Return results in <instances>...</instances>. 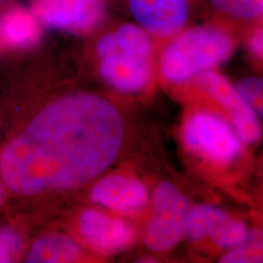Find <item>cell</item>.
Returning a JSON list of instances; mask_svg holds the SVG:
<instances>
[{"instance_id":"277c9868","label":"cell","mask_w":263,"mask_h":263,"mask_svg":"<svg viewBox=\"0 0 263 263\" xmlns=\"http://www.w3.org/2000/svg\"><path fill=\"white\" fill-rule=\"evenodd\" d=\"M43 28L74 35H91L107 17L108 0H28Z\"/></svg>"},{"instance_id":"5b68a950","label":"cell","mask_w":263,"mask_h":263,"mask_svg":"<svg viewBox=\"0 0 263 263\" xmlns=\"http://www.w3.org/2000/svg\"><path fill=\"white\" fill-rule=\"evenodd\" d=\"M207 0H125L133 22L156 39L167 40L193 24Z\"/></svg>"},{"instance_id":"ba28073f","label":"cell","mask_w":263,"mask_h":263,"mask_svg":"<svg viewBox=\"0 0 263 263\" xmlns=\"http://www.w3.org/2000/svg\"><path fill=\"white\" fill-rule=\"evenodd\" d=\"M196 78L199 84L226 107L242 141L251 143L260 138L261 129L256 114L226 77L209 70Z\"/></svg>"},{"instance_id":"7c38bea8","label":"cell","mask_w":263,"mask_h":263,"mask_svg":"<svg viewBox=\"0 0 263 263\" xmlns=\"http://www.w3.org/2000/svg\"><path fill=\"white\" fill-rule=\"evenodd\" d=\"M79 254L80 248L71 239L64 236H45L31 247L26 262H71Z\"/></svg>"},{"instance_id":"8fae6325","label":"cell","mask_w":263,"mask_h":263,"mask_svg":"<svg viewBox=\"0 0 263 263\" xmlns=\"http://www.w3.org/2000/svg\"><path fill=\"white\" fill-rule=\"evenodd\" d=\"M92 201L113 211L136 212L148 201V191L140 180L109 176L101 179L91 192Z\"/></svg>"},{"instance_id":"9c48e42d","label":"cell","mask_w":263,"mask_h":263,"mask_svg":"<svg viewBox=\"0 0 263 263\" xmlns=\"http://www.w3.org/2000/svg\"><path fill=\"white\" fill-rule=\"evenodd\" d=\"M79 232L95 251L102 254L122 252L135 242L134 229L122 220L87 210L80 216Z\"/></svg>"},{"instance_id":"d6986e66","label":"cell","mask_w":263,"mask_h":263,"mask_svg":"<svg viewBox=\"0 0 263 263\" xmlns=\"http://www.w3.org/2000/svg\"><path fill=\"white\" fill-rule=\"evenodd\" d=\"M253 28L248 37V45L251 52L257 58H261L263 53V32L262 28L259 25Z\"/></svg>"},{"instance_id":"30bf717a","label":"cell","mask_w":263,"mask_h":263,"mask_svg":"<svg viewBox=\"0 0 263 263\" xmlns=\"http://www.w3.org/2000/svg\"><path fill=\"white\" fill-rule=\"evenodd\" d=\"M44 28L28 5L15 1L0 11V49L22 51L35 47Z\"/></svg>"},{"instance_id":"52a82bcc","label":"cell","mask_w":263,"mask_h":263,"mask_svg":"<svg viewBox=\"0 0 263 263\" xmlns=\"http://www.w3.org/2000/svg\"><path fill=\"white\" fill-rule=\"evenodd\" d=\"M188 148L199 156L219 164L235 159L241 151V139L234 129L214 113L199 112L183 128Z\"/></svg>"},{"instance_id":"7a4b0ae2","label":"cell","mask_w":263,"mask_h":263,"mask_svg":"<svg viewBox=\"0 0 263 263\" xmlns=\"http://www.w3.org/2000/svg\"><path fill=\"white\" fill-rule=\"evenodd\" d=\"M95 43L99 73L113 89L138 93L151 84L153 76L154 44L149 33L134 22L111 24Z\"/></svg>"},{"instance_id":"e0dca14e","label":"cell","mask_w":263,"mask_h":263,"mask_svg":"<svg viewBox=\"0 0 263 263\" xmlns=\"http://www.w3.org/2000/svg\"><path fill=\"white\" fill-rule=\"evenodd\" d=\"M234 87L253 110L262 117V79L255 76L245 77L239 80Z\"/></svg>"},{"instance_id":"3957f363","label":"cell","mask_w":263,"mask_h":263,"mask_svg":"<svg viewBox=\"0 0 263 263\" xmlns=\"http://www.w3.org/2000/svg\"><path fill=\"white\" fill-rule=\"evenodd\" d=\"M160 70L171 83H183L222 65L232 56L235 37L220 24H191L166 40Z\"/></svg>"},{"instance_id":"8992f818","label":"cell","mask_w":263,"mask_h":263,"mask_svg":"<svg viewBox=\"0 0 263 263\" xmlns=\"http://www.w3.org/2000/svg\"><path fill=\"white\" fill-rule=\"evenodd\" d=\"M153 208L154 214L145 228L143 240L151 250L167 251L186 234L187 201L174 185L162 182L154 191Z\"/></svg>"},{"instance_id":"2e32d148","label":"cell","mask_w":263,"mask_h":263,"mask_svg":"<svg viewBox=\"0 0 263 263\" xmlns=\"http://www.w3.org/2000/svg\"><path fill=\"white\" fill-rule=\"evenodd\" d=\"M247 235L248 231L242 221L232 220L227 216L216 227L211 238L221 248H234L241 244Z\"/></svg>"},{"instance_id":"44dd1931","label":"cell","mask_w":263,"mask_h":263,"mask_svg":"<svg viewBox=\"0 0 263 263\" xmlns=\"http://www.w3.org/2000/svg\"><path fill=\"white\" fill-rule=\"evenodd\" d=\"M0 197H1V191H0Z\"/></svg>"},{"instance_id":"4fadbf2b","label":"cell","mask_w":263,"mask_h":263,"mask_svg":"<svg viewBox=\"0 0 263 263\" xmlns=\"http://www.w3.org/2000/svg\"><path fill=\"white\" fill-rule=\"evenodd\" d=\"M219 16L240 24H258L262 19L263 0H207Z\"/></svg>"},{"instance_id":"9a60e30c","label":"cell","mask_w":263,"mask_h":263,"mask_svg":"<svg viewBox=\"0 0 263 263\" xmlns=\"http://www.w3.org/2000/svg\"><path fill=\"white\" fill-rule=\"evenodd\" d=\"M221 258V262L248 263L262 261V237L261 233L254 231L248 234L241 244Z\"/></svg>"},{"instance_id":"ffe728a7","label":"cell","mask_w":263,"mask_h":263,"mask_svg":"<svg viewBox=\"0 0 263 263\" xmlns=\"http://www.w3.org/2000/svg\"><path fill=\"white\" fill-rule=\"evenodd\" d=\"M15 1H17V0H0V11L6 8L7 6H9L12 3H14Z\"/></svg>"},{"instance_id":"5bb4252c","label":"cell","mask_w":263,"mask_h":263,"mask_svg":"<svg viewBox=\"0 0 263 263\" xmlns=\"http://www.w3.org/2000/svg\"><path fill=\"white\" fill-rule=\"evenodd\" d=\"M224 212L213 206L199 205L188 212L186 234L193 241L211 237L218 224L227 217Z\"/></svg>"},{"instance_id":"6da1fadb","label":"cell","mask_w":263,"mask_h":263,"mask_svg":"<svg viewBox=\"0 0 263 263\" xmlns=\"http://www.w3.org/2000/svg\"><path fill=\"white\" fill-rule=\"evenodd\" d=\"M122 139L112 104L95 95H67L46 105L5 148L1 174L22 194L76 187L112 163Z\"/></svg>"},{"instance_id":"ac0fdd59","label":"cell","mask_w":263,"mask_h":263,"mask_svg":"<svg viewBox=\"0 0 263 263\" xmlns=\"http://www.w3.org/2000/svg\"><path fill=\"white\" fill-rule=\"evenodd\" d=\"M20 239L9 228L0 229V263L10 262L20 251Z\"/></svg>"}]
</instances>
